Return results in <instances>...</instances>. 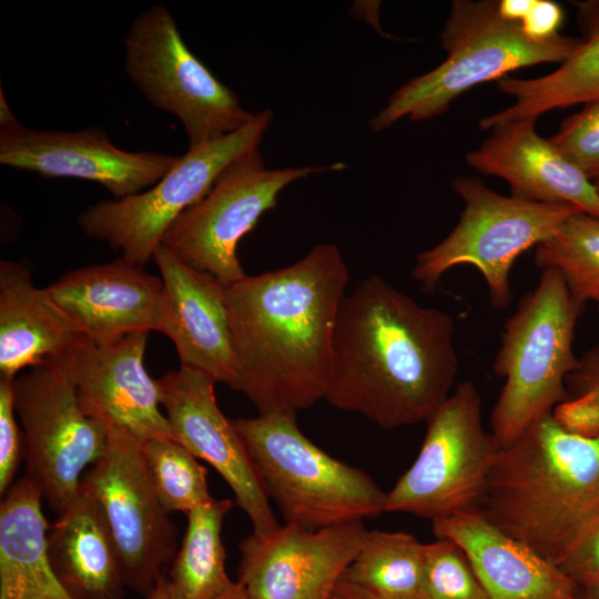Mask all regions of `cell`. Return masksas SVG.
<instances>
[{"label":"cell","mask_w":599,"mask_h":599,"mask_svg":"<svg viewBox=\"0 0 599 599\" xmlns=\"http://www.w3.org/2000/svg\"><path fill=\"white\" fill-rule=\"evenodd\" d=\"M454 337L448 313L369 275L339 306L325 399L384 429L426 423L454 390Z\"/></svg>","instance_id":"obj_1"},{"label":"cell","mask_w":599,"mask_h":599,"mask_svg":"<svg viewBox=\"0 0 599 599\" xmlns=\"http://www.w3.org/2000/svg\"><path fill=\"white\" fill-rule=\"evenodd\" d=\"M348 280L338 247L322 243L291 265L225 286L236 363L232 389L258 414L297 413L325 399Z\"/></svg>","instance_id":"obj_2"},{"label":"cell","mask_w":599,"mask_h":599,"mask_svg":"<svg viewBox=\"0 0 599 599\" xmlns=\"http://www.w3.org/2000/svg\"><path fill=\"white\" fill-rule=\"evenodd\" d=\"M599 507V437L562 428L548 413L500 448L477 510L557 565Z\"/></svg>","instance_id":"obj_3"},{"label":"cell","mask_w":599,"mask_h":599,"mask_svg":"<svg viewBox=\"0 0 599 599\" xmlns=\"http://www.w3.org/2000/svg\"><path fill=\"white\" fill-rule=\"evenodd\" d=\"M446 60L432 71L400 85L369 121L382 131L407 116L425 121L446 112L468 89L511 71L544 62L566 61L582 39L557 34L549 39L528 35L521 26L502 16L495 0H455L440 33Z\"/></svg>","instance_id":"obj_4"},{"label":"cell","mask_w":599,"mask_h":599,"mask_svg":"<svg viewBox=\"0 0 599 599\" xmlns=\"http://www.w3.org/2000/svg\"><path fill=\"white\" fill-rule=\"evenodd\" d=\"M582 307L562 275L545 268L507 319L493 363L494 373L505 379L491 412V434L500 448L568 397L566 380L578 361L572 342Z\"/></svg>","instance_id":"obj_5"},{"label":"cell","mask_w":599,"mask_h":599,"mask_svg":"<svg viewBox=\"0 0 599 599\" xmlns=\"http://www.w3.org/2000/svg\"><path fill=\"white\" fill-rule=\"evenodd\" d=\"M233 424L285 524L316 530L385 511L386 493L366 471L309 440L296 413L258 414Z\"/></svg>","instance_id":"obj_6"},{"label":"cell","mask_w":599,"mask_h":599,"mask_svg":"<svg viewBox=\"0 0 599 599\" xmlns=\"http://www.w3.org/2000/svg\"><path fill=\"white\" fill-rule=\"evenodd\" d=\"M451 185L465 203L460 219L441 242L417 254L412 275L432 293L449 270L471 265L481 274L491 305L504 309L511 301L509 274L517 257L580 211L504 196L474 177H457Z\"/></svg>","instance_id":"obj_7"},{"label":"cell","mask_w":599,"mask_h":599,"mask_svg":"<svg viewBox=\"0 0 599 599\" xmlns=\"http://www.w3.org/2000/svg\"><path fill=\"white\" fill-rule=\"evenodd\" d=\"M481 408L471 382L454 388L426 422L416 459L386 493L385 511L434 521L478 508L500 450Z\"/></svg>","instance_id":"obj_8"},{"label":"cell","mask_w":599,"mask_h":599,"mask_svg":"<svg viewBox=\"0 0 599 599\" xmlns=\"http://www.w3.org/2000/svg\"><path fill=\"white\" fill-rule=\"evenodd\" d=\"M124 49L129 79L152 105L182 123L189 148L233 133L254 115L193 54L164 6L135 17Z\"/></svg>","instance_id":"obj_9"},{"label":"cell","mask_w":599,"mask_h":599,"mask_svg":"<svg viewBox=\"0 0 599 599\" xmlns=\"http://www.w3.org/2000/svg\"><path fill=\"white\" fill-rule=\"evenodd\" d=\"M272 120L273 112L265 109L240 130L189 148L153 186L88 206L78 216L80 229L144 266L172 223L210 191L233 161L258 149Z\"/></svg>","instance_id":"obj_10"},{"label":"cell","mask_w":599,"mask_h":599,"mask_svg":"<svg viewBox=\"0 0 599 599\" xmlns=\"http://www.w3.org/2000/svg\"><path fill=\"white\" fill-rule=\"evenodd\" d=\"M345 166L337 162L268 169L258 149L253 150L233 161L172 223L161 244L187 265L230 285L246 275L237 256L240 241L277 205L281 192L297 180Z\"/></svg>","instance_id":"obj_11"},{"label":"cell","mask_w":599,"mask_h":599,"mask_svg":"<svg viewBox=\"0 0 599 599\" xmlns=\"http://www.w3.org/2000/svg\"><path fill=\"white\" fill-rule=\"evenodd\" d=\"M13 390L27 476L58 515L77 497L83 475L104 453L109 428L81 408L61 356L17 375Z\"/></svg>","instance_id":"obj_12"},{"label":"cell","mask_w":599,"mask_h":599,"mask_svg":"<svg viewBox=\"0 0 599 599\" xmlns=\"http://www.w3.org/2000/svg\"><path fill=\"white\" fill-rule=\"evenodd\" d=\"M140 439L109 427L102 456L81 487L95 500L120 556L126 588L148 598L176 551L177 527L150 479Z\"/></svg>","instance_id":"obj_13"},{"label":"cell","mask_w":599,"mask_h":599,"mask_svg":"<svg viewBox=\"0 0 599 599\" xmlns=\"http://www.w3.org/2000/svg\"><path fill=\"white\" fill-rule=\"evenodd\" d=\"M156 382L173 439L209 463L227 483L235 504L251 520L253 534L276 529L281 524L267 491L241 434L216 403L213 378L180 366Z\"/></svg>","instance_id":"obj_14"},{"label":"cell","mask_w":599,"mask_h":599,"mask_svg":"<svg viewBox=\"0 0 599 599\" xmlns=\"http://www.w3.org/2000/svg\"><path fill=\"white\" fill-rule=\"evenodd\" d=\"M363 521L316 530L284 524L238 544L237 581L253 599H331L361 550Z\"/></svg>","instance_id":"obj_15"},{"label":"cell","mask_w":599,"mask_h":599,"mask_svg":"<svg viewBox=\"0 0 599 599\" xmlns=\"http://www.w3.org/2000/svg\"><path fill=\"white\" fill-rule=\"evenodd\" d=\"M181 155L118 148L99 126L53 131L22 124L0 132V163L47 177H75L123 199L153 186Z\"/></svg>","instance_id":"obj_16"},{"label":"cell","mask_w":599,"mask_h":599,"mask_svg":"<svg viewBox=\"0 0 599 599\" xmlns=\"http://www.w3.org/2000/svg\"><path fill=\"white\" fill-rule=\"evenodd\" d=\"M149 332L109 344L81 336L62 359L87 416L126 430L141 441L173 438L160 390L143 365Z\"/></svg>","instance_id":"obj_17"},{"label":"cell","mask_w":599,"mask_h":599,"mask_svg":"<svg viewBox=\"0 0 599 599\" xmlns=\"http://www.w3.org/2000/svg\"><path fill=\"white\" fill-rule=\"evenodd\" d=\"M45 290L79 334L93 343L161 329L163 281L124 256L69 271Z\"/></svg>","instance_id":"obj_18"},{"label":"cell","mask_w":599,"mask_h":599,"mask_svg":"<svg viewBox=\"0 0 599 599\" xmlns=\"http://www.w3.org/2000/svg\"><path fill=\"white\" fill-rule=\"evenodd\" d=\"M152 261L165 290L160 333L173 343L180 364L233 388L236 363L225 286L160 245Z\"/></svg>","instance_id":"obj_19"},{"label":"cell","mask_w":599,"mask_h":599,"mask_svg":"<svg viewBox=\"0 0 599 599\" xmlns=\"http://www.w3.org/2000/svg\"><path fill=\"white\" fill-rule=\"evenodd\" d=\"M536 118L498 123L479 148L466 155L469 166L506 180L510 196L534 203L568 205L599 219V192L575 164L535 129Z\"/></svg>","instance_id":"obj_20"},{"label":"cell","mask_w":599,"mask_h":599,"mask_svg":"<svg viewBox=\"0 0 599 599\" xmlns=\"http://www.w3.org/2000/svg\"><path fill=\"white\" fill-rule=\"evenodd\" d=\"M436 538L457 542L489 599H578V586L551 560L504 534L477 509L432 521Z\"/></svg>","instance_id":"obj_21"},{"label":"cell","mask_w":599,"mask_h":599,"mask_svg":"<svg viewBox=\"0 0 599 599\" xmlns=\"http://www.w3.org/2000/svg\"><path fill=\"white\" fill-rule=\"evenodd\" d=\"M81 335L22 262H0V378L69 352Z\"/></svg>","instance_id":"obj_22"},{"label":"cell","mask_w":599,"mask_h":599,"mask_svg":"<svg viewBox=\"0 0 599 599\" xmlns=\"http://www.w3.org/2000/svg\"><path fill=\"white\" fill-rule=\"evenodd\" d=\"M52 568L72 599H123L118 548L95 500L81 487L47 535Z\"/></svg>","instance_id":"obj_23"},{"label":"cell","mask_w":599,"mask_h":599,"mask_svg":"<svg viewBox=\"0 0 599 599\" xmlns=\"http://www.w3.org/2000/svg\"><path fill=\"white\" fill-rule=\"evenodd\" d=\"M43 495L27 475L0 505V599H72L59 581L47 550L50 525Z\"/></svg>","instance_id":"obj_24"},{"label":"cell","mask_w":599,"mask_h":599,"mask_svg":"<svg viewBox=\"0 0 599 599\" xmlns=\"http://www.w3.org/2000/svg\"><path fill=\"white\" fill-rule=\"evenodd\" d=\"M582 41L554 72L534 79L505 77L498 89L515 103L479 121L483 130L498 123L586 104L599 98V0L572 1Z\"/></svg>","instance_id":"obj_25"},{"label":"cell","mask_w":599,"mask_h":599,"mask_svg":"<svg viewBox=\"0 0 599 599\" xmlns=\"http://www.w3.org/2000/svg\"><path fill=\"white\" fill-rule=\"evenodd\" d=\"M232 507L231 499L213 498L186 514L183 539L165 576L170 599H214L231 585L222 526Z\"/></svg>","instance_id":"obj_26"},{"label":"cell","mask_w":599,"mask_h":599,"mask_svg":"<svg viewBox=\"0 0 599 599\" xmlns=\"http://www.w3.org/2000/svg\"><path fill=\"white\" fill-rule=\"evenodd\" d=\"M425 545L405 531L368 530L343 578L386 597L418 599Z\"/></svg>","instance_id":"obj_27"},{"label":"cell","mask_w":599,"mask_h":599,"mask_svg":"<svg viewBox=\"0 0 599 599\" xmlns=\"http://www.w3.org/2000/svg\"><path fill=\"white\" fill-rule=\"evenodd\" d=\"M535 264L555 268L581 305L596 303L599 312V219L577 212L536 246Z\"/></svg>","instance_id":"obj_28"},{"label":"cell","mask_w":599,"mask_h":599,"mask_svg":"<svg viewBox=\"0 0 599 599\" xmlns=\"http://www.w3.org/2000/svg\"><path fill=\"white\" fill-rule=\"evenodd\" d=\"M142 451L155 493L170 514H189L213 499L205 467L182 444L154 438L142 443Z\"/></svg>","instance_id":"obj_29"},{"label":"cell","mask_w":599,"mask_h":599,"mask_svg":"<svg viewBox=\"0 0 599 599\" xmlns=\"http://www.w3.org/2000/svg\"><path fill=\"white\" fill-rule=\"evenodd\" d=\"M418 599H489L464 549L448 538L425 545Z\"/></svg>","instance_id":"obj_30"},{"label":"cell","mask_w":599,"mask_h":599,"mask_svg":"<svg viewBox=\"0 0 599 599\" xmlns=\"http://www.w3.org/2000/svg\"><path fill=\"white\" fill-rule=\"evenodd\" d=\"M550 142L588 179L599 176V98L565 119Z\"/></svg>","instance_id":"obj_31"},{"label":"cell","mask_w":599,"mask_h":599,"mask_svg":"<svg viewBox=\"0 0 599 599\" xmlns=\"http://www.w3.org/2000/svg\"><path fill=\"white\" fill-rule=\"evenodd\" d=\"M557 566L578 588L599 583V507L580 527Z\"/></svg>","instance_id":"obj_32"},{"label":"cell","mask_w":599,"mask_h":599,"mask_svg":"<svg viewBox=\"0 0 599 599\" xmlns=\"http://www.w3.org/2000/svg\"><path fill=\"white\" fill-rule=\"evenodd\" d=\"M13 378H0V494L14 484L21 460L26 457L23 432L16 418Z\"/></svg>","instance_id":"obj_33"},{"label":"cell","mask_w":599,"mask_h":599,"mask_svg":"<svg viewBox=\"0 0 599 599\" xmlns=\"http://www.w3.org/2000/svg\"><path fill=\"white\" fill-rule=\"evenodd\" d=\"M498 9L506 18L517 21L532 38L549 39L559 34L564 12L554 1L500 0Z\"/></svg>","instance_id":"obj_34"},{"label":"cell","mask_w":599,"mask_h":599,"mask_svg":"<svg viewBox=\"0 0 599 599\" xmlns=\"http://www.w3.org/2000/svg\"><path fill=\"white\" fill-rule=\"evenodd\" d=\"M551 413L567 432L585 438L599 437V400L592 394L569 396Z\"/></svg>","instance_id":"obj_35"},{"label":"cell","mask_w":599,"mask_h":599,"mask_svg":"<svg viewBox=\"0 0 599 599\" xmlns=\"http://www.w3.org/2000/svg\"><path fill=\"white\" fill-rule=\"evenodd\" d=\"M568 397L590 393L599 400V345L585 353L566 380Z\"/></svg>","instance_id":"obj_36"},{"label":"cell","mask_w":599,"mask_h":599,"mask_svg":"<svg viewBox=\"0 0 599 599\" xmlns=\"http://www.w3.org/2000/svg\"><path fill=\"white\" fill-rule=\"evenodd\" d=\"M331 599H402L386 597L364 589L342 578L335 587Z\"/></svg>","instance_id":"obj_37"},{"label":"cell","mask_w":599,"mask_h":599,"mask_svg":"<svg viewBox=\"0 0 599 599\" xmlns=\"http://www.w3.org/2000/svg\"><path fill=\"white\" fill-rule=\"evenodd\" d=\"M21 123L7 103L2 87H0V132L14 129Z\"/></svg>","instance_id":"obj_38"},{"label":"cell","mask_w":599,"mask_h":599,"mask_svg":"<svg viewBox=\"0 0 599 599\" xmlns=\"http://www.w3.org/2000/svg\"><path fill=\"white\" fill-rule=\"evenodd\" d=\"M214 599H253L247 590L238 582L232 581L231 585L223 590Z\"/></svg>","instance_id":"obj_39"},{"label":"cell","mask_w":599,"mask_h":599,"mask_svg":"<svg viewBox=\"0 0 599 599\" xmlns=\"http://www.w3.org/2000/svg\"><path fill=\"white\" fill-rule=\"evenodd\" d=\"M146 599H170L169 593H167L165 576L162 577L158 581L154 590L150 593V596Z\"/></svg>","instance_id":"obj_40"},{"label":"cell","mask_w":599,"mask_h":599,"mask_svg":"<svg viewBox=\"0 0 599 599\" xmlns=\"http://www.w3.org/2000/svg\"><path fill=\"white\" fill-rule=\"evenodd\" d=\"M578 599H599V583L579 588Z\"/></svg>","instance_id":"obj_41"},{"label":"cell","mask_w":599,"mask_h":599,"mask_svg":"<svg viewBox=\"0 0 599 599\" xmlns=\"http://www.w3.org/2000/svg\"><path fill=\"white\" fill-rule=\"evenodd\" d=\"M593 183L599 192V176L597 179L593 180Z\"/></svg>","instance_id":"obj_42"}]
</instances>
